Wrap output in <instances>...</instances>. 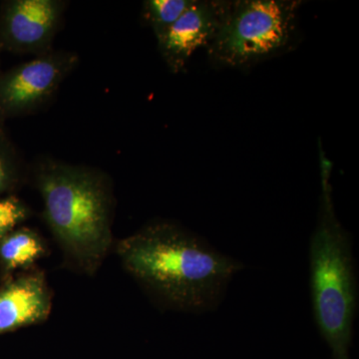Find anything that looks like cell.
I'll use <instances>...</instances> for the list:
<instances>
[{
    "instance_id": "1",
    "label": "cell",
    "mask_w": 359,
    "mask_h": 359,
    "mask_svg": "<svg viewBox=\"0 0 359 359\" xmlns=\"http://www.w3.org/2000/svg\"><path fill=\"white\" fill-rule=\"evenodd\" d=\"M125 269L163 304L188 313H207L223 299L244 266L204 238L176 224H149L121 241Z\"/></svg>"
},
{
    "instance_id": "2",
    "label": "cell",
    "mask_w": 359,
    "mask_h": 359,
    "mask_svg": "<svg viewBox=\"0 0 359 359\" xmlns=\"http://www.w3.org/2000/svg\"><path fill=\"white\" fill-rule=\"evenodd\" d=\"M37 184L51 231L80 266L92 271L109 249L112 197L107 181L95 170L48 160Z\"/></svg>"
},
{
    "instance_id": "3",
    "label": "cell",
    "mask_w": 359,
    "mask_h": 359,
    "mask_svg": "<svg viewBox=\"0 0 359 359\" xmlns=\"http://www.w3.org/2000/svg\"><path fill=\"white\" fill-rule=\"evenodd\" d=\"M318 221L309 244L314 320L332 359H349L358 308V278L351 238L334 210L330 186L323 187Z\"/></svg>"
},
{
    "instance_id": "4",
    "label": "cell",
    "mask_w": 359,
    "mask_h": 359,
    "mask_svg": "<svg viewBox=\"0 0 359 359\" xmlns=\"http://www.w3.org/2000/svg\"><path fill=\"white\" fill-rule=\"evenodd\" d=\"M301 1H224L218 30L207 47L217 65L240 68L283 52L292 44Z\"/></svg>"
},
{
    "instance_id": "5",
    "label": "cell",
    "mask_w": 359,
    "mask_h": 359,
    "mask_svg": "<svg viewBox=\"0 0 359 359\" xmlns=\"http://www.w3.org/2000/svg\"><path fill=\"white\" fill-rule=\"evenodd\" d=\"M72 51L52 50L16 67L0 83V106L13 113L42 107L78 65Z\"/></svg>"
},
{
    "instance_id": "6",
    "label": "cell",
    "mask_w": 359,
    "mask_h": 359,
    "mask_svg": "<svg viewBox=\"0 0 359 359\" xmlns=\"http://www.w3.org/2000/svg\"><path fill=\"white\" fill-rule=\"evenodd\" d=\"M60 0H15L7 6L4 36L9 46L36 56L53 50L52 43L65 13Z\"/></svg>"
},
{
    "instance_id": "7",
    "label": "cell",
    "mask_w": 359,
    "mask_h": 359,
    "mask_svg": "<svg viewBox=\"0 0 359 359\" xmlns=\"http://www.w3.org/2000/svg\"><path fill=\"white\" fill-rule=\"evenodd\" d=\"M224 1L196 0L157 41L163 60L173 73L185 69L194 53L211 43L218 30Z\"/></svg>"
},
{
    "instance_id": "8",
    "label": "cell",
    "mask_w": 359,
    "mask_h": 359,
    "mask_svg": "<svg viewBox=\"0 0 359 359\" xmlns=\"http://www.w3.org/2000/svg\"><path fill=\"white\" fill-rule=\"evenodd\" d=\"M50 297L40 273L23 276L0 290V334L43 321Z\"/></svg>"
},
{
    "instance_id": "9",
    "label": "cell",
    "mask_w": 359,
    "mask_h": 359,
    "mask_svg": "<svg viewBox=\"0 0 359 359\" xmlns=\"http://www.w3.org/2000/svg\"><path fill=\"white\" fill-rule=\"evenodd\" d=\"M43 252V245L39 236L28 230L11 233L0 245V257L11 269L34 263Z\"/></svg>"
},
{
    "instance_id": "10",
    "label": "cell",
    "mask_w": 359,
    "mask_h": 359,
    "mask_svg": "<svg viewBox=\"0 0 359 359\" xmlns=\"http://www.w3.org/2000/svg\"><path fill=\"white\" fill-rule=\"evenodd\" d=\"M196 0H147L143 2L142 16L159 41Z\"/></svg>"
},
{
    "instance_id": "11",
    "label": "cell",
    "mask_w": 359,
    "mask_h": 359,
    "mask_svg": "<svg viewBox=\"0 0 359 359\" xmlns=\"http://www.w3.org/2000/svg\"><path fill=\"white\" fill-rule=\"evenodd\" d=\"M27 216V211L18 201L0 200V237L22 222Z\"/></svg>"
},
{
    "instance_id": "12",
    "label": "cell",
    "mask_w": 359,
    "mask_h": 359,
    "mask_svg": "<svg viewBox=\"0 0 359 359\" xmlns=\"http://www.w3.org/2000/svg\"><path fill=\"white\" fill-rule=\"evenodd\" d=\"M11 172L4 156L0 151V191H4L11 183Z\"/></svg>"
}]
</instances>
